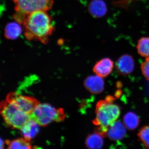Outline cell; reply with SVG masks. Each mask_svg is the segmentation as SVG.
Instances as JSON below:
<instances>
[{
  "instance_id": "20",
  "label": "cell",
  "mask_w": 149,
  "mask_h": 149,
  "mask_svg": "<svg viewBox=\"0 0 149 149\" xmlns=\"http://www.w3.org/2000/svg\"><path fill=\"white\" fill-rule=\"evenodd\" d=\"M1 149H2L3 148V146H4V142H3V140H2V139H1Z\"/></svg>"
},
{
  "instance_id": "4",
  "label": "cell",
  "mask_w": 149,
  "mask_h": 149,
  "mask_svg": "<svg viewBox=\"0 0 149 149\" xmlns=\"http://www.w3.org/2000/svg\"><path fill=\"white\" fill-rule=\"evenodd\" d=\"M30 116L39 125L44 126L53 121H63L65 115L62 109H56L49 104L39 103L33 110Z\"/></svg>"
},
{
  "instance_id": "2",
  "label": "cell",
  "mask_w": 149,
  "mask_h": 149,
  "mask_svg": "<svg viewBox=\"0 0 149 149\" xmlns=\"http://www.w3.org/2000/svg\"><path fill=\"white\" fill-rule=\"evenodd\" d=\"M113 99L109 97L105 100L100 101L97 104L96 118L93 120L94 124L99 127L108 128L119 117L120 108L113 103Z\"/></svg>"
},
{
  "instance_id": "5",
  "label": "cell",
  "mask_w": 149,
  "mask_h": 149,
  "mask_svg": "<svg viewBox=\"0 0 149 149\" xmlns=\"http://www.w3.org/2000/svg\"><path fill=\"white\" fill-rule=\"evenodd\" d=\"M1 113L7 125L17 129H20L31 118L30 114L19 109L7 100L1 103Z\"/></svg>"
},
{
  "instance_id": "1",
  "label": "cell",
  "mask_w": 149,
  "mask_h": 149,
  "mask_svg": "<svg viewBox=\"0 0 149 149\" xmlns=\"http://www.w3.org/2000/svg\"><path fill=\"white\" fill-rule=\"evenodd\" d=\"M52 21V17L46 11H36L30 13L22 24L26 39L29 41H38L43 44H47L49 37L54 30Z\"/></svg>"
},
{
  "instance_id": "10",
  "label": "cell",
  "mask_w": 149,
  "mask_h": 149,
  "mask_svg": "<svg viewBox=\"0 0 149 149\" xmlns=\"http://www.w3.org/2000/svg\"><path fill=\"white\" fill-rule=\"evenodd\" d=\"M87 90L93 94H99L103 91L104 83L102 77L98 75L88 77L84 82Z\"/></svg>"
},
{
  "instance_id": "9",
  "label": "cell",
  "mask_w": 149,
  "mask_h": 149,
  "mask_svg": "<svg viewBox=\"0 0 149 149\" xmlns=\"http://www.w3.org/2000/svg\"><path fill=\"white\" fill-rule=\"evenodd\" d=\"M88 10L91 16L95 18L103 17L107 12V7L103 0H92L88 6Z\"/></svg>"
},
{
  "instance_id": "6",
  "label": "cell",
  "mask_w": 149,
  "mask_h": 149,
  "mask_svg": "<svg viewBox=\"0 0 149 149\" xmlns=\"http://www.w3.org/2000/svg\"><path fill=\"white\" fill-rule=\"evenodd\" d=\"M6 100L29 114H31L35 107L39 103L36 99L32 97L21 95L17 93L9 94Z\"/></svg>"
},
{
  "instance_id": "19",
  "label": "cell",
  "mask_w": 149,
  "mask_h": 149,
  "mask_svg": "<svg viewBox=\"0 0 149 149\" xmlns=\"http://www.w3.org/2000/svg\"><path fill=\"white\" fill-rule=\"evenodd\" d=\"M141 68L144 76L147 80H149V57L147 58L142 63Z\"/></svg>"
},
{
  "instance_id": "17",
  "label": "cell",
  "mask_w": 149,
  "mask_h": 149,
  "mask_svg": "<svg viewBox=\"0 0 149 149\" xmlns=\"http://www.w3.org/2000/svg\"><path fill=\"white\" fill-rule=\"evenodd\" d=\"M29 141L24 139H19L8 142L9 149H31Z\"/></svg>"
},
{
  "instance_id": "7",
  "label": "cell",
  "mask_w": 149,
  "mask_h": 149,
  "mask_svg": "<svg viewBox=\"0 0 149 149\" xmlns=\"http://www.w3.org/2000/svg\"><path fill=\"white\" fill-rule=\"evenodd\" d=\"M135 62L133 57L128 54L123 55L118 58L116 64V68L118 73L123 75L130 74L133 72Z\"/></svg>"
},
{
  "instance_id": "11",
  "label": "cell",
  "mask_w": 149,
  "mask_h": 149,
  "mask_svg": "<svg viewBox=\"0 0 149 149\" xmlns=\"http://www.w3.org/2000/svg\"><path fill=\"white\" fill-rule=\"evenodd\" d=\"M113 67V61L110 58H105L96 63L93 68V71L97 75L105 77L112 72Z\"/></svg>"
},
{
  "instance_id": "16",
  "label": "cell",
  "mask_w": 149,
  "mask_h": 149,
  "mask_svg": "<svg viewBox=\"0 0 149 149\" xmlns=\"http://www.w3.org/2000/svg\"><path fill=\"white\" fill-rule=\"evenodd\" d=\"M136 49L141 56L146 58L149 57V37L140 38L137 42Z\"/></svg>"
},
{
  "instance_id": "14",
  "label": "cell",
  "mask_w": 149,
  "mask_h": 149,
  "mask_svg": "<svg viewBox=\"0 0 149 149\" xmlns=\"http://www.w3.org/2000/svg\"><path fill=\"white\" fill-rule=\"evenodd\" d=\"M103 137L102 135L97 132L91 134L86 139V146L90 149L101 148L104 144Z\"/></svg>"
},
{
  "instance_id": "18",
  "label": "cell",
  "mask_w": 149,
  "mask_h": 149,
  "mask_svg": "<svg viewBox=\"0 0 149 149\" xmlns=\"http://www.w3.org/2000/svg\"><path fill=\"white\" fill-rule=\"evenodd\" d=\"M138 136L143 145L149 148V125L142 127L138 133Z\"/></svg>"
},
{
  "instance_id": "13",
  "label": "cell",
  "mask_w": 149,
  "mask_h": 149,
  "mask_svg": "<svg viewBox=\"0 0 149 149\" xmlns=\"http://www.w3.org/2000/svg\"><path fill=\"white\" fill-rule=\"evenodd\" d=\"M22 29L20 24L11 22L6 24L4 29V36L8 40H16L21 35Z\"/></svg>"
},
{
  "instance_id": "8",
  "label": "cell",
  "mask_w": 149,
  "mask_h": 149,
  "mask_svg": "<svg viewBox=\"0 0 149 149\" xmlns=\"http://www.w3.org/2000/svg\"><path fill=\"white\" fill-rule=\"evenodd\" d=\"M126 127L120 121H115L108 127L107 136L113 141L122 140L126 135Z\"/></svg>"
},
{
  "instance_id": "3",
  "label": "cell",
  "mask_w": 149,
  "mask_h": 149,
  "mask_svg": "<svg viewBox=\"0 0 149 149\" xmlns=\"http://www.w3.org/2000/svg\"><path fill=\"white\" fill-rule=\"evenodd\" d=\"M54 0H13L15 4V13L13 18L22 24L30 13L38 10L47 11L52 9Z\"/></svg>"
},
{
  "instance_id": "15",
  "label": "cell",
  "mask_w": 149,
  "mask_h": 149,
  "mask_svg": "<svg viewBox=\"0 0 149 149\" xmlns=\"http://www.w3.org/2000/svg\"><path fill=\"white\" fill-rule=\"evenodd\" d=\"M123 122L126 128L130 130H134L139 126V118L136 113L129 112L124 116Z\"/></svg>"
},
{
  "instance_id": "12",
  "label": "cell",
  "mask_w": 149,
  "mask_h": 149,
  "mask_svg": "<svg viewBox=\"0 0 149 149\" xmlns=\"http://www.w3.org/2000/svg\"><path fill=\"white\" fill-rule=\"evenodd\" d=\"M39 126L35 120L30 118L20 128L24 139L29 141L33 139L40 131Z\"/></svg>"
}]
</instances>
